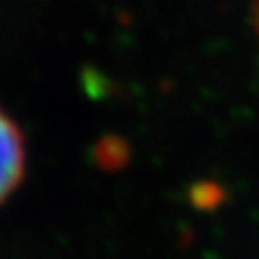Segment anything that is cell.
I'll use <instances>...</instances> for the list:
<instances>
[{
  "label": "cell",
  "mask_w": 259,
  "mask_h": 259,
  "mask_svg": "<svg viewBox=\"0 0 259 259\" xmlns=\"http://www.w3.org/2000/svg\"><path fill=\"white\" fill-rule=\"evenodd\" d=\"M28 171V145L22 125L0 106V205L22 186Z\"/></svg>",
  "instance_id": "obj_1"
},
{
  "label": "cell",
  "mask_w": 259,
  "mask_h": 259,
  "mask_svg": "<svg viewBox=\"0 0 259 259\" xmlns=\"http://www.w3.org/2000/svg\"><path fill=\"white\" fill-rule=\"evenodd\" d=\"M255 22H257V30H259V0H255Z\"/></svg>",
  "instance_id": "obj_2"
}]
</instances>
